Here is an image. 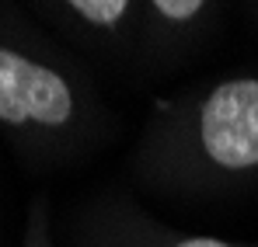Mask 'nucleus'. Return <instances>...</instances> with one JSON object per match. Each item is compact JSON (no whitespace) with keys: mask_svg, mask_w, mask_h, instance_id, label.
I'll list each match as a JSON object with an SVG mask.
<instances>
[{"mask_svg":"<svg viewBox=\"0 0 258 247\" xmlns=\"http://www.w3.org/2000/svg\"><path fill=\"white\" fill-rule=\"evenodd\" d=\"M32 247H49V244H45V240H35V244H32Z\"/></svg>","mask_w":258,"mask_h":247,"instance_id":"6","label":"nucleus"},{"mask_svg":"<svg viewBox=\"0 0 258 247\" xmlns=\"http://www.w3.org/2000/svg\"><path fill=\"white\" fill-rule=\"evenodd\" d=\"M136 247H244L223 237H210V233H171V230H150Z\"/></svg>","mask_w":258,"mask_h":247,"instance_id":"4","label":"nucleus"},{"mask_svg":"<svg viewBox=\"0 0 258 247\" xmlns=\"http://www.w3.org/2000/svg\"><path fill=\"white\" fill-rule=\"evenodd\" d=\"M63 4L94 32H119L133 14V0H63Z\"/></svg>","mask_w":258,"mask_h":247,"instance_id":"3","label":"nucleus"},{"mask_svg":"<svg viewBox=\"0 0 258 247\" xmlns=\"http://www.w3.org/2000/svg\"><path fill=\"white\" fill-rule=\"evenodd\" d=\"M77 115V91L56 66L0 45V122L63 129Z\"/></svg>","mask_w":258,"mask_h":247,"instance_id":"2","label":"nucleus"},{"mask_svg":"<svg viewBox=\"0 0 258 247\" xmlns=\"http://www.w3.org/2000/svg\"><path fill=\"white\" fill-rule=\"evenodd\" d=\"M161 153L174 171L206 178L258 174V77H227L164 112Z\"/></svg>","mask_w":258,"mask_h":247,"instance_id":"1","label":"nucleus"},{"mask_svg":"<svg viewBox=\"0 0 258 247\" xmlns=\"http://www.w3.org/2000/svg\"><path fill=\"white\" fill-rule=\"evenodd\" d=\"M206 4H210V0H150L154 14H157L164 25H171V28H188V25H196L199 14L206 11Z\"/></svg>","mask_w":258,"mask_h":247,"instance_id":"5","label":"nucleus"}]
</instances>
